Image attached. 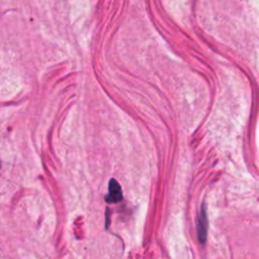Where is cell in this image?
Instances as JSON below:
<instances>
[{
  "label": "cell",
  "instance_id": "1",
  "mask_svg": "<svg viewBox=\"0 0 259 259\" xmlns=\"http://www.w3.org/2000/svg\"><path fill=\"white\" fill-rule=\"evenodd\" d=\"M197 236L200 243H204L207 235V214L205 205H201L197 217Z\"/></svg>",
  "mask_w": 259,
  "mask_h": 259
},
{
  "label": "cell",
  "instance_id": "2",
  "mask_svg": "<svg viewBox=\"0 0 259 259\" xmlns=\"http://www.w3.org/2000/svg\"><path fill=\"white\" fill-rule=\"evenodd\" d=\"M122 199V191L119 183L115 179H111L108 184V194L105 197V200L109 203L118 202Z\"/></svg>",
  "mask_w": 259,
  "mask_h": 259
},
{
  "label": "cell",
  "instance_id": "3",
  "mask_svg": "<svg viewBox=\"0 0 259 259\" xmlns=\"http://www.w3.org/2000/svg\"><path fill=\"white\" fill-rule=\"evenodd\" d=\"M0 167H1V163H0Z\"/></svg>",
  "mask_w": 259,
  "mask_h": 259
}]
</instances>
